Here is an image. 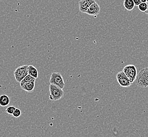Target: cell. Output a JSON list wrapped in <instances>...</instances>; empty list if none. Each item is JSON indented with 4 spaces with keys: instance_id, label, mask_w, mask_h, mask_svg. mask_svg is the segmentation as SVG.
I'll return each instance as SVG.
<instances>
[{
    "instance_id": "6da1fadb",
    "label": "cell",
    "mask_w": 148,
    "mask_h": 137,
    "mask_svg": "<svg viewBox=\"0 0 148 137\" xmlns=\"http://www.w3.org/2000/svg\"><path fill=\"white\" fill-rule=\"evenodd\" d=\"M50 95L49 99L51 101H56L63 97L64 92L62 89L53 84H51L49 86Z\"/></svg>"
},
{
    "instance_id": "7a4b0ae2",
    "label": "cell",
    "mask_w": 148,
    "mask_h": 137,
    "mask_svg": "<svg viewBox=\"0 0 148 137\" xmlns=\"http://www.w3.org/2000/svg\"><path fill=\"white\" fill-rule=\"evenodd\" d=\"M136 84L142 88H148V68H143L136 76Z\"/></svg>"
},
{
    "instance_id": "3957f363",
    "label": "cell",
    "mask_w": 148,
    "mask_h": 137,
    "mask_svg": "<svg viewBox=\"0 0 148 137\" xmlns=\"http://www.w3.org/2000/svg\"><path fill=\"white\" fill-rule=\"evenodd\" d=\"M123 71L127 77L130 79L131 82L133 84L136 80L137 76V69L136 66L133 64H129L125 66L123 69Z\"/></svg>"
},
{
    "instance_id": "277c9868",
    "label": "cell",
    "mask_w": 148,
    "mask_h": 137,
    "mask_svg": "<svg viewBox=\"0 0 148 137\" xmlns=\"http://www.w3.org/2000/svg\"><path fill=\"white\" fill-rule=\"evenodd\" d=\"M28 66L27 65H24L18 67L14 71V75L15 80L17 82L20 83L21 81L23 79L24 77L29 75L28 73Z\"/></svg>"
},
{
    "instance_id": "5b68a950",
    "label": "cell",
    "mask_w": 148,
    "mask_h": 137,
    "mask_svg": "<svg viewBox=\"0 0 148 137\" xmlns=\"http://www.w3.org/2000/svg\"><path fill=\"white\" fill-rule=\"evenodd\" d=\"M50 83L59 86L62 89L65 87L63 77L59 72H53L52 73L50 79Z\"/></svg>"
},
{
    "instance_id": "8992f818",
    "label": "cell",
    "mask_w": 148,
    "mask_h": 137,
    "mask_svg": "<svg viewBox=\"0 0 148 137\" xmlns=\"http://www.w3.org/2000/svg\"><path fill=\"white\" fill-rule=\"evenodd\" d=\"M116 77L119 84L123 88H127L130 86L132 83L131 82L130 79L125 75L123 71L119 72L116 74Z\"/></svg>"
},
{
    "instance_id": "52a82bcc",
    "label": "cell",
    "mask_w": 148,
    "mask_h": 137,
    "mask_svg": "<svg viewBox=\"0 0 148 137\" xmlns=\"http://www.w3.org/2000/svg\"><path fill=\"white\" fill-rule=\"evenodd\" d=\"M95 2V0H81L79 3L80 12L82 13H86L89 7Z\"/></svg>"
},
{
    "instance_id": "ba28073f",
    "label": "cell",
    "mask_w": 148,
    "mask_h": 137,
    "mask_svg": "<svg viewBox=\"0 0 148 137\" xmlns=\"http://www.w3.org/2000/svg\"><path fill=\"white\" fill-rule=\"evenodd\" d=\"M100 12V7L96 2L93 3L86 12V14L94 16L95 18H97V16L99 14Z\"/></svg>"
},
{
    "instance_id": "9c48e42d",
    "label": "cell",
    "mask_w": 148,
    "mask_h": 137,
    "mask_svg": "<svg viewBox=\"0 0 148 137\" xmlns=\"http://www.w3.org/2000/svg\"><path fill=\"white\" fill-rule=\"evenodd\" d=\"M36 81H31L29 82L25 83L21 86L22 89L28 92H32L35 88Z\"/></svg>"
},
{
    "instance_id": "30bf717a",
    "label": "cell",
    "mask_w": 148,
    "mask_h": 137,
    "mask_svg": "<svg viewBox=\"0 0 148 137\" xmlns=\"http://www.w3.org/2000/svg\"><path fill=\"white\" fill-rule=\"evenodd\" d=\"M10 103V98L6 95H0V106L6 107Z\"/></svg>"
},
{
    "instance_id": "8fae6325",
    "label": "cell",
    "mask_w": 148,
    "mask_h": 137,
    "mask_svg": "<svg viewBox=\"0 0 148 137\" xmlns=\"http://www.w3.org/2000/svg\"><path fill=\"white\" fill-rule=\"evenodd\" d=\"M123 5L127 11H132L136 6L133 0H124Z\"/></svg>"
},
{
    "instance_id": "7c38bea8",
    "label": "cell",
    "mask_w": 148,
    "mask_h": 137,
    "mask_svg": "<svg viewBox=\"0 0 148 137\" xmlns=\"http://www.w3.org/2000/svg\"><path fill=\"white\" fill-rule=\"evenodd\" d=\"M28 73L33 77L37 79L38 77V71L35 66L32 65H30L28 66Z\"/></svg>"
},
{
    "instance_id": "4fadbf2b",
    "label": "cell",
    "mask_w": 148,
    "mask_h": 137,
    "mask_svg": "<svg viewBox=\"0 0 148 137\" xmlns=\"http://www.w3.org/2000/svg\"><path fill=\"white\" fill-rule=\"evenodd\" d=\"M36 78L33 77L32 76H31V75H27L21 81L20 84V86H22V84H23L25 83H27V82H31V81H36Z\"/></svg>"
},
{
    "instance_id": "5bb4252c",
    "label": "cell",
    "mask_w": 148,
    "mask_h": 137,
    "mask_svg": "<svg viewBox=\"0 0 148 137\" xmlns=\"http://www.w3.org/2000/svg\"><path fill=\"white\" fill-rule=\"evenodd\" d=\"M138 6L140 11L142 12H145L148 9V4L147 2H145V3L142 2Z\"/></svg>"
},
{
    "instance_id": "9a60e30c",
    "label": "cell",
    "mask_w": 148,
    "mask_h": 137,
    "mask_svg": "<svg viewBox=\"0 0 148 137\" xmlns=\"http://www.w3.org/2000/svg\"><path fill=\"white\" fill-rule=\"evenodd\" d=\"M21 114H22V111H21V110L19 109H18V108H16V109L14 111V112L13 113L12 116H14V118H18V117L21 116Z\"/></svg>"
},
{
    "instance_id": "2e32d148",
    "label": "cell",
    "mask_w": 148,
    "mask_h": 137,
    "mask_svg": "<svg viewBox=\"0 0 148 137\" xmlns=\"http://www.w3.org/2000/svg\"><path fill=\"white\" fill-rule=\"evenodd\" d=\"M15 109H16V108L15 107H14V106H10V107H8L6 108V110H5V112L8 113V114H12V115L13 112H14Z\"/></svg>"
},
{
    "instance_id": "e0dca14e",
    "label": "cell",
    "mask_w": 148,
    "mask_h": 137,
    "mask_svg": "<svg viewBox=\"0 0 148 137\" xmlns=\"http://www.w3.org/2000/svg\"><path fill=\"white\" fill-rule=\"evenodd\" d=\"M134 3L135 4V5L136 6H138L139 4L142 3L141 0H133Z\"/></svg>"
},
{
    "instance_id": "ac0fdd59",
    "label": "cell",
    "mask_w": 148,
    "mask_h": 137,
    "mask_svg": "<svg viewBox=\"0 0 148 137\" xmlns=\"http://www.w3.org/2000/svg\"><path fill=\"white\" fill-rule=\"evenodd\" d=\"M147 4H148V9H147V10L145 11V14H148V2H147Z\"/></svg>"
},
{
    "instance_id": "d6986e66",
    "label": "cell",
    "mask_w": 148,
    "mask_h": 137,
    "mask_svg": "<svg viewBox=\"0 0 148 137\" xmlns=\"http://www.w3.org/2000/svg\"><path fill=\"white\" fill-rule=\"evenodd\" d=\"M141 2L142 3H145V2H147V0H141Z\"/></svg>"
},
{
    "instance_id": "ffe728a7",
    "label": "cell",
    "mask_w": 148,
    "mask_h": 137,
    "mask_svg": "<svg viewBox=\"0 0 148 137\" xmlns=\"http://www.w3.org/2000/svg\"><path fill=\"white\" fill-rule=\"evenodd\" d=\"M147 2H148V0H147Z\"/></svg>"
},
{
    "instance_id": "44dd1931",
    "label": "cell",
    "mask_w": 148,
    "mask_h": 137,
    "mask_svg": "<svg viewBox=\"0 0 148 137\" xmlns=\"http://www.w3.org/2000/svg\"><path fill=\"white\" fill-rule=\"evenodd\" d=\"M2 1V0H0V1Z\"/></svg>"
}]
</instances>
